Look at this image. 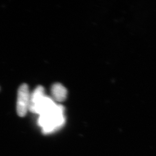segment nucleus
I'll use <instances>...</instances> for the list:
<instances>
[{
  "instance_id": "obj_4",
  "label": "nucleus",
  "mask_w": 156,
  "mask_h": 156,
  "mask_svg": "<svg viewBox=\"0 0 156 156\" xmlns=\"http://www.w3.org/2000/svg\"><path fill=\"white\" fill-rule=\"evenodd\" d=\"M45 96L44 88H43V87L41 86L37 87L32 93V94H30V105L28 110H30V109L35 106L39 101Z\"/></svg>"
},
{
  "instance_id": "obj_1",
  "label": "nucleus",
  "mask_w": 156,
  "mask_h": 156,
  "mask_svg": "<svg viewBox=\"0 0 156 156\" xmlns=\"http://www.w3.org/2000/svg\"><path fill=\"white\" fill-rule=\"evenodd\" d=\"M64 109L56 105L50 110L40 115L39 123L44 133H50L61 126L65 123Z\"/></svg>"
},
{
  "instance_id": "obj_2",
  "label": "nucleus",
  "mask_w": 156,
  "mask_h": 156,
  "mask_svg": "<svg viewBox=\"0 0 156 156\" xmlns=\"http://www.w3.org/2000/svg\"><path fill=\"white\" fill-rule=\"evenodd\" d=\"M30 93L28 86L27 84L21 85L18 90L17 100V113L20 117L26 115L29 108Z\"/></svg>"
},
{
  "instance_id": "obj_3",
  "label": "nucleus",
  "mask_w": 156,
  "mask_h": 156,
  "mask_svg": "<svg viewBox=\"0 0 156 156\" xmlns=\"http://www.w3.org/2000/svg\"><path fill=\"white\" fill-rule=\"evenodd\" d=\"M52 97L55 101L58 102H63L66 99L67 90L62 84L56 83L53 84L51 88Z\"/></svg>"
}]
</instances>
